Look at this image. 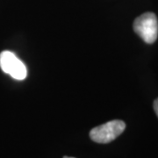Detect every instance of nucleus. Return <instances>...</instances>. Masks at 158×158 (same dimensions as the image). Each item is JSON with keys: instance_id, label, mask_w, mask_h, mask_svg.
<instances>
[{"instance_id": "5", "label": "nucleus", "mask_w": 158, "mask_h": 158, "mask_svg": "<svg viewBox=\"0 0 158 158\" xmlns=\"http://www.w3.org/2000/svg\"><path fill=\"white\" fill-rule=\"evenodd\" d=\"M63 158H75V157H69V156H63Z\"/></svg>"}, {"instance_id": "4", "label": "nucleus", "mask_w": 158, "mask_h": 158, "mask_svg": "<svg viewBox=\"0 0 158 158\" xmlns=\"http://www.w3.org/2000/svg\"><path fill=\"white\" fill-rule=\"evenodd\" d=\"M153 106H154V110H155V112L156 113V116L158 117V98H156L155 101H154V105H153Z\"/></svg>"}, {"instance_id": "2", "label": "nucleus", "mask_w": 158, "mask_h": 158, "mask_svg": "<svg viewBox=\"0 0 158 158\" xmlns=\"http://www.w3.org/2000/svg\"><path fill=\"white\" fill-rule=\"evenodd\" d=\"M126 124L124 121L114 119L92 128L90 132V137L97 143L106 144L114 141L124 132Z\"/></svg>"}, {"instance_id": "1", "label": "nucleus", "mask_w": 158, "mask_h": 158, "mask_svg": "<svg viewBox=\"0 0 158 158\" xmlns=\"http://www.w3.org/2000/svg\"><path fill=\"white\" fill-rule=\"evenodd\" d=\"M134 30L148 44L154 43L158 36V20L155 13L146 12L135 19Z\"/></svg>"}, {"instance_id": "3", "label": "nucleus", "mask_w": 158, "mask_h": 158, "mask_svg": "<svg viewBox=\"0 0 158 158\" xmlns=\"http://www.w3.org/2000/svg\"><path fill=\"white\" fill-rule=\"evenodd\" d=\"M0 68L17 80H24L27 75L25 64L11 51H3L0 54Z\"/></svg>"}]
</instances>
